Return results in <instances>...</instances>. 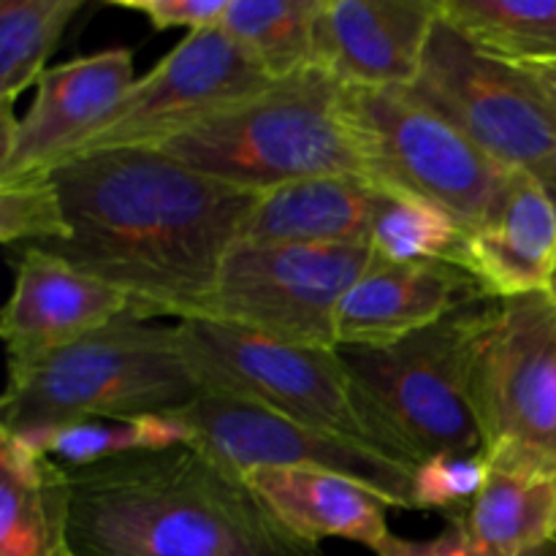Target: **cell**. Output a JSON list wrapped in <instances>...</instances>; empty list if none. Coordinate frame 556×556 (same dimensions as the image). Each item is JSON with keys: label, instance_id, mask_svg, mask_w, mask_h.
Masks as SVG:
<instances>
[{"label": "cell", "instance_id": "1", "mask_svg": "<svg viewBox=\"0 0 556 556\" xmlns=\"http://www.w3.org/2000/svg\"><path fill=\"white\" fill-rule=\"evenodd\" d=\"M52 177L68 237L36 250L123 293L141 320L204 315L261 199L144 147L79 155Z\"/></svg>", "mask_w": 556, "mask_h": 556}, {"label": "cell", "instance_id": "2", "mask_svg": "<svg viewBox=\"0 0 556 556\" xmlns=\"http://www.w3.org/2000/svg\"><path fill=\"white\" fill-rule=\"evenodd\" d=\"M65 470L74 556H324L195 443Z\"/></svg>", "mask_w": 556, "mask_h": 556}, {"label": "cell", "instance_id": "3", "mask_svg": "<svg viewBox=\"0 0 556 556\" xmlns=\"http://www.w3.org/2000/svg\"><path fill=\"white\" fill-rule=\"evenodd\" d=\"M168 157L250 193L334 174L367 177L345 112V87L320 68L299 71L161 147Z\"/></svg>", "mask_w": 556, "mask_h": 556}, {"label": "cell", "instance_id": "4", "mask_svg": "<svg viewBox=\"0 0 556 556\" xmlns=\"http://www.w3.org/2000/svg\"><path fill=\"white\" fill-rule=\"evenodd\" d=\"M204 396L177 342V326L123 315L85 340L9 372L5 432L96 421L179 416Z\"/></svg>", "mask_w": 556, "mask_h": 556}, {"label": "cell", "instance_id": "5", "mask_svg": "<svg viewBox=\"0 0 556 556\" xmlns=\"http://www.w3.org/2000/svg\"><path fill=\"white\" fill-rule=\"evenodd\" d=\"M492 302L467 304L386 351L337 348L358 410L391 462L416 470L440 454L483 451L467 396V356Z\"/></svg>", "mask_w": 556, "mask_h": 556}, {"label": "cell", "instance_id": "6", "mask_svg": "<svg viewBox=\"0 0 556 556\" xmlns=\"http://www.w3.org/2000/svg\"><path fill=\"white\" fill-rule=\"evenodd\" d=\"M467 396L492 470L556 478V299H494L467 356Z\"/></svg>", "mask_w": 556, "mask_h": 556}, {"label": "cell", "instance_id": "7", "mask_svg": "<svg viewBox=\"0 0 556 556\" xmlns=\"http://www.w3.org/2000/svg\"><path fill=\"white\" fill-rule=\"evenodd\" d=\"M345 112L378 188L429 201L470 233L497 210L514 172L410 90L345 87Z\"/></svg>", "mask_w": 556, "mask_h": 556}, {"label": "cell", "instance_id": "8", "mask_svg": "<svg viewBox=\"0 0 556 556\" xmlns=\"http://www.w3.org/2000/svg\"><path fill=\"white\" fill-rule=\"evenodd\" d=\"M174 326L179 351L204 394L253 402L302 427L383 454L358 410L340 351L288 345L204 318Z\"/></svg>", "mask_w": 556, "mask_h": 556}, {"label": "cell", "instance_id": "9", "mask_svg": "<svg viewBox=\"0 0 556 556\" xmlns=\"http://www.w3.org/2000/svg\"><path fill=\"white\" fill-rule=\"evenodd\" d=\"M410 92L510 172L556 161V103L535 74L472 47L443 14Z\"/></svg>", "mask_w": 556, "mask_h": 556}, {"label": "cell", "instance_id": "10", "mask_svg": "<svg viewBox=\"0 0 556 556\" xmlns=\"http://www.w3.org/2000/svg\"><path fill=\"white\" fill-rule=\"evenodd\" d=\"M369 261L372 248L237 242L201 318L337 351V313Z\"/></svg>", "mask_w": 556, "mask_h": 556}, {"label": "cell", "instance_id": "11", "mask_svg": "<svg viewBox=\"0 0 556 556\" xmlns=\"http://www.w3.org/2000/svg\"><path fill=\"white\" fill-rule=\"evenodd\" d=\"M271 85L275 79L220 25L188 33L182 43L130 87L117 112L81 147L79 155L136 147L161 150L201 119L237 106Z\"/></svg>", "mask_w": 556, "mask_h": 556}, {"label": "cell", "instance_id": "12", "mask_svg": "<svg viewBox=\"0 0 556 556\" xmlns=\"http://www.w3.org/2000/svg\"><path fill=\"white\" fill-rule=\"evenodd\" d=\"M179 416L193 432V443L239 476H248L255 467H315L364 483L380 494L389 508L416 510L413 470L386 459L378 451L228 396L204 394Z\"/></svg>", "mask_w": 556, "mask_h": 556}, {"label": "cell", "instance_id": "13", "mask_svg": "<svg viewBox=\"0 0 556 556\" xmlns=\"http://www.w3.org/2000/svg\"><path fill=\"white\" fill-rule=\"evenodd\" d=\"M134 85V52L128 47L103 49L43 71L25 117L14 119L11 109H3L0 182L49 174L79 155Z\"/></svg>", "mask_w": 556, "mask_h": 556}, {"label": "cell", "instance_id": "14", "mask_svg": "<svg viewBox=\"0 0 556 556\" xmlns=\"http://www.w3.org/2000/svg\"><path fill=\"white\" fill-rule=\"evenodd\" d=\"M440 14L443 0H324L313 68L345 87L410 90Z\"/></svg>", "mask_w": 556, "mask_h": 556}, {"label": "cell", "instance_id": "15", "mask_svg": "<svg viewBox=\"0 0 556 556\" xmlns=\"http://www.w3.org/2000/svg\"><path fill=\"white\" fill-rule=\"evenodd\" d=\"M14 266V293L0 320L11 372L33 367L130 313L123 293L43 250L20 248Z\"/></svg>", "mask_w": 556, "mask_h": 556}, {"label": "cell", "instance_id": "16", "mask_svg": "<svg viewBox=\"0 0 556 556\" xmlns=\"http://www.w3.org/2000/svg\"><path fill=\"white\" fill-rule=\"evenodd\" d=\"M492 299L476 275L443 261H372L337 313V348L386 351L467 304Z\"/></svg>", "mask_w": 556, "mask_h": 556}, {"label": "cell", "instance_id": "17", "mask_svg": "<svg viewBox=\"0 0 556 556\" xmlns=\"http://www.w3.org/2000/svg\"><path fill=\"white\" fill-rule=\"evenodd\" d=\"M467 269L492 299L548 291L556 275V206L532 172H514L497 210L470 233Z\"/></svg>", "mask_w": 556, "mask_h": 556}, {"label": "cell", "instance_id": "18", "mask_svg": "<svg viewBox=\"0 0 556 556\" xmlns=\"http://www.w3.org/2000/svg\"><path fill=\"white\" fill-rule=\"evenodd\" d=\"M378 193L372 179L356 174L282 185L261 195L239 242L369 248Z\"/></svg>", "mask_w": 556, "mask_h": 556}, {"label": "cell", "instance_id": "19", "mask_svg": "<svg viewBox=\"0 0 556 556\" xmlns=\"http://www.w3.org/2000/svg\"><path fill=\"white\" fill-rule=\"evenodd\" d=\"M244 478L286 530L315 546L342 538L378 552L391 535L389 503L345 476L315 467H255Z\"/></svg>", "mask_w": 556, "mask_h": 556}, {"label": "cell", "instance_id": "20", "mask_svg": "<svg viewBox=\"0 0 556 556\" xmlns=\"http://www.w3.org/2000/svg\"><path fill=\"white\" fill-rule=\"evenodd\" d=\"M68 525V470L0 429V556H74Z\"/></svg>", "mask_w": 556, "mask_h": 556}, {"label": "cell", "instance_id": "21", "mask_svg": "<svg viewBox=\"0 0 556 556\" xmlns=\"http://www.w3.org/2000/svg\"><path fill=\"white\" fill-rule=\"evenodd\" d=\"M478 548L494 556H530L554 546L556 478L492 470L486 486L451 516Z\"/></svg>", "mask_w": 556, "mask_h": 556}, {"label": "cell", "instance_id": "22", "mask_svg": "<svg viewBox=\"0 0 556 556\" xmlns=\"http://www.w3.org/2000/svg\"><path fill=\"white\" fill-rule=\"evenodd\" d=\"M5 432V429H3ZM36 454L49 456L63 467H87L119 456L163 451L193 443V432L182 416L96 418V421L38 427L9 432Z\"/></svg>", "mask_w": 556, "mask_h": 556}, {"label": "cell", "instance_id": "23", "mask_svg": "<svg viewBox=\"0 0 556 556\" xmlns=\"http://www.w3.org/2000/svg\"><path fill=\"white\" fill-rule=\"evenodd\" d=\"M443 20L505 63H556V0H443Z\"/></svg>", "mask_w": 556, "mask_h": 556}, {"label": "cell", "instance_id": "24", "mask_svg": "<svg viewBox=\"0 0 556 556\" xmlns=\"http://www.w3.org/2000/svg\"><path fill=\"white\" fill-rule=\"evenodd\" d=\"M324 0H228L217 25L275 81L313 68L315 22Z\"/></svg>", "mask_w": 556, "mask_h": 556}, {"label": "cell", "instance_id": "25", "mask_svg": "<svg viewBox=\"0 0 556 556\" xmlns=\"http://www.w3.org/2000/svg\"><path fill=\"white\" fill-rule=\"evenodd\" d=\"M369 248L375 255L396 264L443 261L467 269L470 231L429 201L380 188Z\"/></svg>", "mask_w": 556, "mask_h": 556}, {"label": "cell", "instance_id": "26", "mask_svg": "<svg viewBox=\"0 0 556 556\" xmlns=\"http://www.w3.org/2000/svg\"><path fill=\"white\" fill-rule=\"evenodd\" d=\"M81 0H3L0 3V96L3 109L38 85Z\"/></svg>", "mask_w": 556, "mask_h": 556}, {"label": "cell", "instance_id": "27", "mask_svg": "<svg viewBox=\"0 0 556 556\" xmlns=\"http://www.w3.org/2000/svg\"><path fill=\"white\" fill-rule=\"evenodd\" d=\"M68 237L63 201L49 174L0 182V239L16 248H43Z\"/></svg>", "mask_w": 556, "mask_h": 556}, {"label": "cell", "instance_id": "28", "mask_svg": "<svg viewBox=\"0 0 556 556\" xmlns=\"http://www.w3.org/2000/svg\"><path fill=\"white\" fill-rule=\"evenodd\" d=\"M492 462L486 451L476 454H440L413 470V503L416 510H440L445 519L470 508L483 492Z\"/></svg>", "mask_w": 556, "mask_h": 556}, {"label": "cell", "instance_id": "29", "mask_svg": "<svg viewBox=\"0 0 556 556\" xmlns=\"http://www.w3.org/2000/svg\"><path fill=\"white\" fill-rule=\"evenodd\" d=\"M128 11L147 16L155 30L188 27L190 33L217 25L226 14L228 0H114Z\"/></svg>", "mask_w": 556, "mask_h": 556}, {"label": "cell", "instance_id": "30", "mask_svg": "<svg viewBox=\"0 0 556 556\" xmlns=\"http://www.w3.org/2000/svg\"><path fill=\"white\" fill-rule=\"evenodd\" d=\"M554 546L543 548V552L530 554V556H552ZM375 556H494V554L478 548L476 543L459 530V527L448 521V527H445L438 538H432V541H407V538L389 535L383 541V546L375 552Z\"/></svg>", "mask_w": 556, "mask_h": 556}, {"label": "cell", "instance_id": "31", "mask_svg": "<svg viewBox=\"0 0 556 556\" xmlns=\"http://www.w3.org/2000/svg\"><path fill=\"white\" fill-rule=\"evenodd\" d=\"M527 68L535 74V79L541 81V87L546 90V96L556 103V63H552V65H527Z\"/></svg>", "mask_w": 556, "mask_h": 556}, {"label": "cell", "instance_id": "32", "mask_svg": "<svg viewBox=\"0 0 556 556\" xmlns=\"http://www.w3.org/2000/svg\"><path fill=\"white\" fill-rule=\"evenodd\" d=\"M535 177L541 179L543 188L548 190V195H552V201H554V206H556V161L548 163L546 168H541V172H538Z\"/></svg>", "mask_w": 556, "mask_h": 556}, {"label": "cell", "instance_id": "33", "mask_svg": "<svg viewBox=\"0 0 556 556\" xmlns=\"http://www.w3.org/2000/svg\"><path fill=\"white\" fill-rule=\"evenodd\" d=\"M548 293H552V296L556 299V275H554V280H552V288H548Z\"/></svg>", "mask_w": 556, "mask_h": 556}, {"label": "cell", "instance_id": "34", "mask_svg": "<svg viewBox=\"0 0 556 556\" xmlns=\"http://www.w3.org/2000/svg\"><path fill=\"white\" fill-rule=\"evenodd\" d=\"M554 543H556V530H554Z\"/></svg>", "mask_w": 556, "mask_h": 556}]
</instances>
